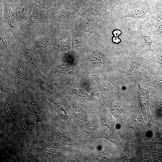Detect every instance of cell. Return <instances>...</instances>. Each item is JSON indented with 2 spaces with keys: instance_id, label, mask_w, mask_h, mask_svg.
<instances>
[{
  "instance_id": "obj_1",
  "label": "cell",
  "mask_w": 162,
  "mask_h": 162,
  "mask_svg": "<svg viewBox=\"0 0 162 162\" xmlns=\"http://www.w3.org/2000/svg\"><path fill=\"white\" fill-rule=\"evenodd\" d=\"M52 23L50 11L36 3L28 20L18 28V35L26 41L37 30Z\"/></svg>"
},
{
  "instance_id": "obj_2",
  "label": "cell",
  "mask_w": 162,
  "mask_h": 162,
  "mask_svg": "<svg viewBox=\"0 0 162 162\" xmlns=\"http://www.w3.org/2000/svg\"><path fill=\"white\" fill-rule=\"evenodd\" d=\"M152 2V0H128L125 8L118 19L126 17L144 19L151 11Z\"/></svg>"
},
{
  "instance_id": "obj_3",
  "label": "cell",
  "mask_w": 162,
  "mask_h": 162,
  "mask_svg": "<svg viewBox=\"0 0 162 162\" xmlns=\"http://www.w3.org/2000/svg\"><path fill=\"white\" fill-rule=\"evenodd\" d=\"M0 27L18 36L13 0H0Z\"/></svg>"
},
{
  "instance_id": "obj_4",
  "label": "cell",
  "mask_w": 162,
  "mask_h": 162,
  "mask_svg": "<svg viewBox=\"0 0 162 162\" xmlns=\"http://www.w3.org/2000/svg\"><path fill=\"white\" fill-rule=\"evenodd\" d=\"M13 1L18 29L28 20L36 3L35 0H13Z\"/></svg>"
},
{
  "instance_id": "obj_5",
  "label": "cell",
  "mask_w": 162,
  "mask_h": 162,
  "mask_svg": "<svg viewBox=\"0 0 162 162\" xmlns=\"http://www.w3.org/2000/svg\"><path fill=\"white\" fill-rule=\"evenodd\" d=\"M142 29L152 39L162 34V21L156 17L150 11L144 21H140Z\"/></svg>"
},
{
  "instance_id": "obj_6",
  "label": "cell",
  "mask_w": 162,
  "mask_h": 162,
  "mask_svg": "<svg viewBox=\"0 0 162 162\" xmlns=\"http://www.w3.org/2000/svg\"><path fill=\"white\" fill-rule=\"evenodd\" d=\"M142 29L140 22L138 24L136 35L134 38L133 42L134 44L141 50L151 54L154 52L151 48L153 39L149 36L144 35Z\"/></svg>"
},
{
  "instance_id": "obj_7",
  "label": "cell",
  "mask_w": 162,
  "mask_h": 162,
  "mask_svg": "<svg viewBox=\"0 0 162 162\" xmlns=\"http://www.w3.org/2000/svg\"><path fill=\"white\" fill-rule=\"evenodd\" d=\"M17 36L0 27L1 51L4 53L10 54L13 46L16 44Z\"/></svg>"
},
{
  "instance_id": "obj_8",
  "label": "cell",
  "mask_w": 162,
  "mask_h": 162,
  "mask_svg": "<svg viewBox=\"0 0 162 162\" xmlns=\"http://www.w3.org/2000/svg\"><path fill=\"white\" fill-rule=\"evenodd\" d=\"M139 87V98L141 110L145 119L150 118L152 120L149 111L150 103L148 91L142 88L138 83Z\"/></svg>"
},
{
  "instance_id": "obj_9",
  "label": "cell",
  "mask_w": 162,
  "mask_h": 162,
  "mask_svg": "<svg viewBox=\"0 0 162 162\" xmlns=\"http://www.w3.org/2000/svg\"><path fill=\"white\" fill-rule=\"evenodd\" d=\"M126 55L131 60L132 63L135 66L146 68L149 66L150 61L146 59L137 52L133 50H128Z\"/></svg>"
},
{
  "instance_id": "obj_10",
  "label": "cell",
  "mask_w": 162,
  "mask_h": 162,
  "mask_svg": "<svg viewBox=\"0 0 162 162\" xmlns=\"http://www.w3.org/2000/svg\"><path fill=\"white\" fill-rule=\"evenodd\" d=\"M155 51L150 55L151 59L162 65V41L160 36L153 39Z\"/></svg>"
},
{
  "instance_id": "obj_11",
  "label": "cell",
  "mask_w": 162,
  "mask_h": 162,
  "mask_svg": "<svg viewBox=\"0 0 162 162\" xmlns=\"http://www.w3.org/2000/svg\"><path fill=\"white\" fill-rule=\"evenodd\" d=\"M128 0H113V10L117 19L125 9Z\"/></svg>"
},
{
  "instance_id": "obj_12",
  "label": "cell",
  "mask_w": 162,
  "mask_h": 162,
  "mask_svg": "<svg viewBox=\"0 0 162 162\" xmlns=\"http://www.w3.org/2000/svg\"><path fill=\"white\" fill-rule=\"evenodd\" d=\"M151 11L162 21V0H153Z\"/></svg>"
},
{
  "instance_id": "obj_13",
  "label": "cell",
  "mask_w": 162,
  "mask_h": 162,
  "mask_svg": "<svg viewBox=\"0 0 162 162\" xmlns=\"http://www.w3.org/2000/svg\"><path fill=\"white\" fill-rule=\"evenodd\" d=\"M35 1L42 8L50 11L54 7L56 0H35Z\"/></svg>"
},
{
  "instance_id": "obj_14",
  "label": "cell",
  "mask_w": 162,
  "mask_h": 162,
  "mask_svg": "<svg viewBox=\"0 0 162 162\" xmlns=\"http://www.w3.org/2000/svg\"><path fill=\"white\" fill-rule=\"evenodd\" d=\"M149 85L156 89L162 90V76H155L149 80Z\"/></svg>"
},
{
  "instance_id": "obj_15",
  "label": "cell",
  "mask_w": 162,
  "mask_h": 162,
  "mask_svg": "<svg viewBox=\"0 0 162 162\" xmlns=\"http://www.w3.org/2000/svg\"><path fill=\"white\" fill-rule=\"evenodd\" d=\"M125 74L130 79L136 78L139 74L136 67L132 64L130 68L125 71Z\"/></svg>"
},
{
  "instance_id": "obj_16",
  "label": "cell",
  "mask_w": 162,
  "mask_h": 162,
  "mask_svg": "<svg viewBox=\"0 0 162 162\" xmlns=\"http://www.w3.org/2000/svg\"><path fill=\"white\" fill-rule=\"evenodd\" d=\"M55 108L59 117L63 119L67 118L66 113L62 106L58 103L55 104Z\"/></svg>"
},
{
  "instance_id": "obj_17",
  "label": "cell",
  "mask_w": 162,
  "mask_h": 162,
  "mask_svg": "<svg viewBox=\"0 0 162 162\" xmlns=\"http://www.w3.org/2000/svg\"><path fill=\"white\" fill-rule=\"evenodd\" d=\"M12 101L11 99H8L4 107V111L6 116L10 118L12 114Z\"/></svg>"
},
{
  "instance_id": "obj_18",
  "label": "cell",
  "mask_w": 162,
  "mask_h": 162,
  "mask_svg": "<svg viewBox=\"0 0 162 162\" xmlns=\"http://www.w3.org/2000/svg\"><path fill=\"white\" fill-rule=\"evenodd\" d=\"M74 116L75 120L78 122H83L85 118L83 112L80 110H76L74 112Z\"/></svg>"
},
{
  "instance_id": "obj_19",
  "label": "cell",
  "mask_w": 162,
  "mask_h": 162,
  "mask_svg": "<svg viewBox=\"0 0 162 162\" xmlns=\"http://www.w3.org/2000/svg\"><path fill=\"white\" fill-rule=\"evenodd\" d=\"M40 84L42 88L47 92L52 94H56V92L55 90L47 83L45 82L41 81Z\"/></svg>"
},
{
  "instance_id": "obj_20",
  "label": "cell",
  "mask_w": 162,
  "mask_h": 162,
  "mask_svg": "<svg viewBox=\"0 0 162 162\" xmlns=\"http://www.w3.org/2000/svg\"><path fill=\"white\" fill-rule=\"evenodd\" d=\"M24 76V70L23 67L20 66L18 69L17 78L18 83L19 86H21L22 84Z\"/></svg>"
},
{
  "instance_id": "obj_21",
  "label": "cell",
  "mask_w": 162,
  "mask_h": 162,
  "mask_svg": "<svg viewBox=\"0 0 162 162\" xmlns=\"http://www.w3.org/2000/svg\"><path fill=\"white\" fill-rule=\"evenodd\" d=\"M45 153L48 156L54 158H57L60 155L59 152L57 151L52 149L46 150L45 151Z\"/></svg>"
},
{
  "instance_id": "obj_22",
  "label": "cell",
  "mask_w": 162,
  "mask_h": 162,
  "mask_svg": "<svg viewBox=\"0 0 162 162\" xmlns=\"http://www.w3.org/2000/svg\"><path fill=\"white\" fill-rule=\"evenodd\" d=\"M30 104L32 108L35 111L40 112V108L35 100L32 98L30 99Z\"/></svg>"
},
{
  "instance_id": "obj_23",
  "label": "cell",
  "mask_w": 162,
  "mask_h": 162,
  "mask_svg": "<svg viewBox=\"0 0 162 162\" xmlns=\"http://www.w3.org/2000/svg\"><path fill=\"white\" fill-rule=\"evenodd\" d=\"M55 135L58 138L64 141L67 140H68L66 136L60 132H56Z\"/></svg>"
},
{
  "instance_id": "obj_24",
  "label": "cell",
  "mask_w": 162,
  "mask_h": 162,
  "mask_svg": "<svg viewBox=\"0 0 162 162\" xmlns=\"http://www.w3.org/2000/svg\"><path fill=\"white\" fill-rule=\"evenodd\" d=\"M106 154L103 152H101L98 154V158L100 160H103L105 159V157H106Z\"/></svg>"
},
{
  "instance_id": "obj_25",
  "label": "cell",
  "mask_w": 162,
  "mask_h": 162,
  "mask_svg": "<svg viewBox=\"0 0 162 162\" xmlns=\"http://www.w3.org/2000/svg\"><path fill=\"white\" fill-rule=\"evenodd\" d=\"M160 38L161 40L162 41V34H161V35L160 36Z\"/></svg>"
},
{
  "instance_id": "obj_26",
  "label": "cell",
  "mask_w": 162,
  "mask_h": 162,
  "mask_svg": "<svg viewBox=\"0 0 162 162\" xmlns=\"http://www.w3.org/2000/svg\"><path fill=\"white\" fill-rule=\"evenodd\" d=\"M152 0L153 1V0Z\"/></svg>"
}]
</instances>
